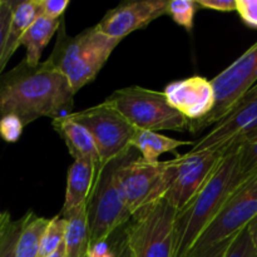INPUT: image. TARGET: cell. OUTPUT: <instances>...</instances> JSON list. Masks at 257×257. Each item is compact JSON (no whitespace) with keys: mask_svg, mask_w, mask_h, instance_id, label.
<instances>
[{"mask_svg":"<svg viewBox=\"0 0 257 257\" xmlns=\"http://www.w3.org/2000/svg\"><path fill=\"white\" fill-rule=\"evenodd\" d=\"M123 158L112 161L98 170L97 180L87 203L90 246L107 241L117 228L133 217L117 180L118 166Z\"/></svg>","mask_w":257,"mask_h":257,"instance_id":"5b68a950","label":"cell"},{"mask_svg":"<svg viewBox=\"0 0 257 257\" xmlns=\"http://www.w3.org/2000/svg\"><path fill=\"white\" fill-rule=\"evenodd\" d=\"M69 117L87 128L92 135L99 153V168L112 161L125 157L133 150L131 141L137 128L104 102L70 113Z\"/></svg>","mask_w":257,"mask_h":257,"instance_id":"9c48e42d","label":"cell"},{"mask_svg":"<svg viewBox=\"0 0 257 257\" xmlns=\"http://www.w3.org/2000/svg\"><path fill=\"white\" fill-rule=\"evenodd\" d=\"M257 131V95L246 94L237 107L195 143L190 152L225 155Z\"/></svg>","mask_w":257,"mask_h":257,"instance_id":"7c38bea8","label":"cell"},{"mask_svg":"<svg viewBox=\"0 0 257 257\" xmlns=\"http://www.w3.org/2000/svg\"><path fill=\"white\" fill-rule=\"evenodd\" d=\"M177 213L165 198L138 211L124 231L133 257H173Z\"/></svg>","mask_w":257,"mask_h":257,"instance_id":"8992f818","label":"cell"},{"mask_svg":"<svg viewBox=\"0 0 257 257\" xmlns=\"http://www.w3.org/2000/svg\"><path fill=\"white\" fill-rule=\"evenodd\" d=\"M23 123L15 115H7L0 119V136L7 142H17L23 132Z\"/></svg>","mask_w":257,"mask_h":257,"instance_id":"4316f807","label":"cell"},{"mask_svg":"<svg viewBox=\"0 0 257 257\" xmlns=\"http://www.w3.org/2000/svg\"><path fill=\"white\" fill-rule=\"evenodd\" d=\"M222 156L220 153L187 152L168 161L171 181L165 200L181 212L207 182Z\"/></svg>","mask_w":257,"mask_h":257,"instance_id":"8fae6325","label":"cell"},{"mask_svg":"<svg viewBox=\"0 0 257 257\" xmlns=\"http://www.w3.org/2000/svg\"><path fill=\"white\" fill-rule=\"evenodd\" d=\"M237 147L222 156L216 170L190 203L177 213L175 222V255L188 257L193 246L211 225L233 191L243 182Z\"/></svg>","mask_w":257,"mask_h":257,"instance_id":"7a4b0ae2","label":"cell"},{"mask_svg":"<svg viewBox=\"0 0 257 257\" xmlns=\"http://www.w3.org/2000/svg\"><path fill=\"white\" fill-rule=\"evenodd\" d=\"M197 4L203 9L216 10L221 13L236 12L237 0H197Z\"/></svg>","mask_w":257,"mask_h":257,"instance_id":"4dcf8cb0","label":"cell"},{"mask_svg":"<svg viewBox=\"0 0 257 257\" xmlns=\"http://www.w3.org/2000/svg\"><path fill=\"white\" fill-rule=\"evenodd\" d=\"M25 215L27 221L18 241L17 257H38L43 235L49 225L50 218L39 217L32 211Z\"/></svg>","mask_w":257,"mask_h":257,"instance_id":"44dd1931","label":"cell"},{"mask_svg":"<svg viewBox=\"0 0 257 257\" xmlns=\"http://www.w3.org/2000/svg\"><path fill=\"white\" fill-rule=\"evenodd\" d=\"M225 257H257V248L255 247L248 227L243 228L236 235Z\"/></svg>","mask_w":257,"mask_h":257,"instance_id":"484cf974","label":"cell"},{"mask_svg":"<svg viewBox=\"0 0 257 257\" xmlns=\"http://www.w3.org/2000/svg\"><path fill=\"white\" fill-rule=\"evenodd\" d=\"M39 15H42L39 0L14 2L12 22H10L7 40H5L4 49L0 58V77L4 74V69L10 58L14 55L19 45H22V38L24 33Z\"/></svg>","mask_w":257,"mask_h":257,"instance_id":"e0dca14e","label":"cell"},{"mask_svg":"<svg viewBox=\"0 0 257 257\" xmlns=\"http://www.w3.org/2000/svg\"><path fill=\"white\" fill-rule=\"evenodd\" d=\"M27 221V215L8 225L4 235L0 238V257H17V245L20 233Z\"/></svg>","mask_w":257,"mask_h":257,"instance_id":"d4e9b609","label":"cell"},{"mask_svg":"<svg viewBox=\"0 0 257 257\" xmlns=\"http://www.w3.org/2000/svg\"><path fill=\"white\" fill-rule=\"evenodd\" d=\"M170 0H142L120 3L95 24L97 29L113 39L122 40L131 33L146 28L167 14Z\"/></svg>","mask_w":257,"mask_h":257,"instance_id":"4fadbf2b","label":"cell"},{"mask_svg":"<svg viewBox=\"0 0 257 257\" xmlns=\"http://www.w3.org/2000/svg\"><path fill=\"white\" fill-rule=\"evenodd\" d=\"M48 257H67V256H65V245H64V243H63V245L60 246V247L58 248L55 252H53L52 255L48 256Z\"/></svg>","mask_w":257,"mask_h":257,"instance_id":"d590c367","label":"cell"},{"mask_svg":"<svg viewBox=\"0 0 257 257\" xmlns=\"http://www.w3.org/2000/svg\"><path fill=\"white\" fill-rule=\"evenodd\" d=\"M240 170L243 181L257 172V131L238 145Z\"/></svg>","mask_w":257,"mask_h":257,"instance_id":"603a6c76","label":"cell"},{"mask_svg":"<svg viewBox=\"0 0 257 257\" xmlns=\"http://www.w3.org/2000/svg\"><path fill=\"white\" fill-rule=\"evenodd\" d=\"M211 82L215 89V107L203 119L188 122V130L193 135L227 117L257 84V42Z\"/></svg>","mask_w":257,"mask_h":257,"instance_id":"52a82bcc","label":"cell"},{"mask_svg":"<svg viewBox=\"0 0 257 257\" xmlns=\"http://www.w3.org/2000/svg\"><path fill=\"white\" fill-rule=\"evenodd\" d=\"M13 9H14V2L0 0V58H2L5 40H7L10 22H12Z\"/></svg>","mask_w":257,"mask_h":257,"instance_id":"83f0119b","label":"cell"},{"mask_svg":"<svg viewBox=\"0 0 257 257\" xmlns=\"http://www.w3.org/2000/svg\"><path fill=\"white\" fill-rule=\"evenodd\" d=\"M117 180L125 205L135 216L165 198L171 181L168 161L151 163L131 151L118 166Z\"/></svg>","mask_w":257,"mask_h":257,"instance_id":"ba28073f","label":"cell"},{"mask_svg":"<svg viewBox=\"0 0 257 257\" xmlns=\"http://www.w3.org/2000/svg\"><path fill=\"white\" fill-rule=\"evenodd\" d=\"M257 216V172L232 192L223 207L201 235L190 255L235 237ZM188 255V256H190Z\"/></svg>","mask_w":257,"mask_h":257,"instance_id":"30bf717a","label":"cell"},{"mask_svg":"<svg viewBox=\"0 0 257 257\" xmlns=\"http://www.w3.org/2000/svg\"><path fill=\"white\" fill-rule=\"evenodd\" d=\"M137 130L185 131L188 119L167 102L165 93L140 85L117 89L103 100Z\"/></svg>","mask_w":257,"mask_h":257,"instance_id":"277c9868","label":"cell"},{"mask_svg":"<svg viewBox=\"0 0 257 257\" xmlns=\"http://www.w3.org/2000/svg\"><path fill=\"white\" fill-rule=\"evenodd\" d=\"M2 216H3V213H2V212H0V218H2Z\"/></svg>","mask_w":257,"mask_h":257,"instance_id":"74e56055","label":"cell"},{"mask_svg":"<svg viewBox=\"0 0 257 257\" xmlns=\"http://www.w3.org/2000/svg\"><path fill=\"white\" fill-rule=\"evenodd\" d=\"M97 165L87 161H74L68 170L65 200L59 216L64 217L72 211L85 206L90 197L98 176Z\"/></svg>","mask_w":257,"mask_h":257,"instance_id":"9a60e30c","label":"cell"},{"mask_svg":"<svg viewBox=\"0 0 257 257\" xmlns=\"http://www.w3.org/2000/svg\"><path fill=\"white\" fill-rule=\"evenodd\" d=\"M65 228H67V220L62 216L57 215L50 218L49 225L43 235L38 257L50 256L64 243Z\"/></svg>","mask_w":257,"mask_h":257,"instance_id":"7402d4cb","label":"cell"},{"mask_svg":"<svg viewBox=\"0 0 257 257\" xmlns=\"http://www.w3.org/2000/svg\"><path fill=\"white\" fill-rule=\"evenodd\" d=\"M235 237H231L228 240L222 241V242L216 243V245L211 246V247L205 248V250L200 251V252L192 253V255H190L188 257H225L228 247H230V245L232 243Z\"/></svg>","mask_w":257,"mask_h":257,"instance_id":"1f68e13d","label":"cell"},{"mask_svg":"<svg viewBox=\"0 0 257 257\" xmlns=\"http://www.w3.org/2000/svg\"><path fill=\"white\" fill-rule=\"evenodd\" d=\"M67 220L65 228V256L87 257L90 248L89 231H88L87 205L77 208L64 216Z\"/></svg>","mask_w":257,"mask_h":257,"instance_id":"ffe728a7","label":"cell"},{"mask_svg":"<svg viewBox=\"0 0 257 257\" xmlns=\"http://www.w3.org/2000/svg\"><path fill=\"white\" fill-rule=\"evenodd\" d=\"M247 94H251V95H257V84H255L252 87V89L250 90V92L247 93Z\"/></svg>","mask_w":257,"mask_h":257,"instance_id":"8d00e7d4","label":"cell"},{"mask_svg":"<svg viewBox=\"0 0 257 257\" xmlns=\"http://www.w3.org/2000/svg\"><path fill=\"white\" fill-rule=\"evenodd\" d=\"M62 19L53 20L44 15H39L35 22L30 25L22 38V45L27 49V57L24 58L27 63L35 67L40 63L43 50L47 47L55 33L59 30Z\"/></svg>","mask_w":257,"mask_h":257,"instance_id":"ac0fdd59","label":"cell"},{"mask_svg":"<svg viewBox=\"0 0 257 257\" xmlns=\"http://www.w3.org/2000/svg\"><path fill=\"white\" fill-rule=\"evenodd\" d=\"M10 222H12V220H10L9 212L3 213L2 218H0V238H2V236L4 235L5 230H7L8 225H9Z\"/></svg>","mask_w":257,"mask_h":257,"instance_id":"836d02e7","label":"cell"},{"mask_svg":"<svg viewBox=\"0 0 257 257\" xmlns=\"http://www.w3.org/2000/svg\"><path fill=\"white\" fill-rule=\"evenodd\" d=\"M165 95L175 109L188 122H198L207 117L215 107V89L211 80L201 75L175 80L166 85Z\"/></svg>","mask_w":257,"mask_h":257,"instance_id":"5bb4252c","label":"cell"},{"mask_svg":"<svg viewBox=\"0 0 257 257\" xmlns=\"http://www.w3.org/2000/svg\"><path fill=\"white\" fill-rule=\"evenodd\" d=\"M55 132L60 136L74 161H87L100 167V158L92 135L87 128L69 117L57 118L52 120Z\"/></svg>","mask_w":257,"mask_h":257,"instance_id":"2e32d148","label":"cell"},{"mask_svg":"<svg viewBox=\"0 0 257 257\" xmlns=\"http://www.w3.org/2000/svg\"><path fill=\"white\" fill-rule=\"evenodd\" d=\"M236 12L246 25L257 28V0H237Z\"/></svg>","mask_w":257,"mask_h":257,"instance_id":"f546056e","label":"cell"},{"mask_svg":"<svg viewBox=\"0 0 257 257\" xmlns=\"http://www.w3.org/2000/svg\"><path fill=\"white\" fill-rule=\"evenodd\" d=\"M119 43L120 40L99 32L95 25L69 37L63 19L57 43L48 59L67 78L73 92L77 93L95 79Z\"/></svg>","mask_w":257,"mask_h":257,"instance_id":"3957f363","label":"cell"},{"mask_svg":"<svg viewBox=\"0 0 257 257\" xmlns=\"http://www.w3.org/2000/svg\"><path fill=\"white\" fill-rule=\"evenodd\" d=\"M247 227H248V231H250V233H251V237H252L253 243H255V247L257 248V216L253 218L252 221H251L250 225H248Z\"/></svg>","mask_w":257,"mask_h":257,"instance_id":"e575fe53","label":"cell"},{"mask_svg":"<svg viewBox=\"0 0 257 257\" xmlns=\"http://www.w3.org/2000/svg\"><path fill=\"white\" fill-rule=\"evenodd\" d=\"M87 257H88V256H87Z\"/></svg>","mask_w":257,"mask_h":257,"instance_id":"f35d334b","label":"cell"},{"mask_svg":"<svg viewBox=\"0 0 257 257\" xmlns=\"http://www.w3.org/2000/svg\"><path fill=\"white\" fill-rule=\"evenodd\" d=\"M74 95L49 59L35 67L23 59L0 77V119L15 115L24 127L42 117L57 119L73 113Z\"/></svg>","mask_w":257,"mask_h":257,"instance_id":"6da1fadb","label":"cell"},{"mask_svg":"<svg viewBox=\"0 0 257 257\" xmlns=\"http://www.w3.org/2000/svg\"><path fill=\"white\" fill-rule=\"evenodd\" d=\"M197 8L200 7L195 0H171L168 4L167 14L172 18L176 24L191 32Z\"/></svg>","mask_w":257,"mask_h":257,"instance_id":"cb8c5ba5","label":"cell"},{"mask_svg":"<svg viewBox=\"0 0 257 257\" xmlns=\"http://www.w3.org/2000/svg\"><path fill=\"white\" fill-rule=\"evenodd\" d=\"M42 15L53 20H59L69 7V0H39Z\"/></svg>","mask_w":257,"mask_h":257,"instance_id":"f1b7e54d","label":"cell"},{"mask_svg":"<svg viewBox=\"0 0 257 257\" xmlns=\"http://www.w3.org/2000/svg\"><path fill=\"white\" fill-rule=\"evenodd\" d=\"M195 146L191 141H178L153 131L137 130L131 141V147L141 152L142 158L147 162L157 163L158 158L168 152H175L182 146Z\"/></svg>","mask_w":257,"mask_h":257,"instance_id":"d6986e66","label":"cell"},{"mask_svg":"<svg viewBox=\"0 0 257 257\" xmlns=\"http://www.w3.org/2000/svg\"><path fill=\"white\" fill-rule=\"evenodd\" d=\"M114 257H133L132 251H131L130 246H128L127 240L123 236L120 242H117L114 246Z\"/></svg>","mask_w":257,"mask_h":257,"instance_id":"d6a6232c","label":"cell"}]
</instances>
